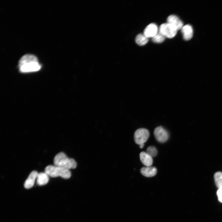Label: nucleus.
<instances>
[{
    "label": "nucleus",
    "instance_id": "f3484780",
    "mask_svg": "<svg viewBox=\"0 0 222 222\" xmlns=\"http://www.w3.org/2000/svg\"><path fill=\"white\" fill-rule=\"evenodd\" d=\"M146 153L152 157H153L157 156L158 151L156 147L153 146H150L147 148Z\"/></svg>",
    "mask_w": 222,
    "mask_h": 222
},
{
    "label": "nucleus",
    "instance_id": "9b49d317",
    "mask_svg": "<svg viewBox=\"0 0 222 222\" xmlns=\"http://www.w3.org/2000/svg\"><path fill=\"white\" fill-rule=\"evenodd\" d=\"M141 174L146 177H152L156 174L157 169L153 167H146L142 168L140 170Z\"/></svg>",
    "mask_w": 222,
    "mask_h": 222
},
{
    "label": "nucleus",
    "instance_id": "20e7f679",
    "mask_svg": "<svg viewBox=\"0 0 222 222\" xmlns=\"http://www.w3.org/2000/svg\"><path fill=\"white\" fill-rule=\"evenodd\" d=\"M178 30L171 24L168 23L162 24L160 26L159 32L165 38L172 39L176 35Z\"/></svg>",
    "mask_w": 222,
    "mask_h": 222
},
{
    "label": "nucleus",
    "instance_id": "4468645a",
    "mask_svg": "<svg viewBox=\"0 0 222 222\" xmlns=\"http://www.w3.org/2000/svg\"><path fill=\"white\" fill-rule=\"evenodd\" d=\"M149 38L143 34H139L135 38V42L137 45L140 46H143L147 44L149 42Z\"/></svg>",
    "mask_w": 222,
    "mask_h": 222
},
{
    "label": "nucleus",
    "instance_id": "ddd939ff",
    "mask_svg": "<svg viewBox=\"0 0 222 222\" xmlns=\"http://www.w3.org/2000/svg\"><path fill=\"white\" fill-rule=\"evenodd\" d=\"M48 176L45 172H40L37 177V183L39 186H42L47 184L49 180Z\"/></svg>",
    "mask_w": 222,
    "mask_h": 222
},
{
    "label": "nucleus",
    "instance_id": "6ab92c4d",
    "mask_svg": "<svg viewBox=\"0 0 222 222\" xmlns=\"http://www.w3.org/2000/svg\"><path fill=\"white\" fill-rule=\"evenodd\" d=\"M144 144H142L139 145V146L140 149H142V148L144 147Z\"/></svg>",
    "mask_w": 222,
    "mask_h": 222
},
{
    "label": "nucleus",
    "instance_id": "f03ea898",
    "mask_svg": "<svg viewBox=\"0 0 222 222\" xmlns=\"http://www.w3.org/2000/svg\"><path fill=\"white\" fill-rule=\"evenodd\" d=\"M54 162L55 165L69 170L75 169L77 166V163L75 160L69 158L65 153L62 152L55 156Z\"/></svg>",
    "mask_w": 222,
    "mask_h": 222
},
{
    "label": "nucleus",
    "instance_id": "1a4fd4ad",
    "mask_svg": "<svg viewBox=\"0 0 222 222\" xmlns=\"http://www.w3.org/2000/svg\"><path fill=\"white\" fill-rule=\"evenodd\" d=\"M38 174V172L35 171L31 173L28 178L25 182L24 185L25 188L29 189L33 187Z\"/></svg>",
    "mask_w": 222,
    "mask_h": 222
},
{
    "label": "nucleus",
    "instance_id": "f257e3e1",
    "mask_svg": "<svg viewBox=\"0 0 222 222\" xmlns=\"http://www.w3.org/2000/svg\"><path fill=\"white\" fill-rule=\"evenodd\" d=\"M18 65L20 71L24 73L37 72L42 67L38 58L32 54H26L22 57Z\"/></svg>",
    "mask_w": 222,
    "mask_h": 222
},
{
    "label": "nucleus",
    "instance_id": "f8f14e48",
    "mask_svg": "<svg viewBox=\"0 0 222 222\" xmlns=\"http://www.w3.org/2000/svg\"><path fill=\"white\" fill-rule=\"evenodd\" d=\"M140 158L142 163L146 167H150L152 165L153 163V157L146 153H141Z\"/></svg>",
    "mask_w": 222,
    "mask_h": 222
},
{
    "label": "nucleus",
    "instance_id": "7ed1b4c3",
    "mask_svg": "<svg viewBox=\"0 0 222 222\" xmlns=\"http://www.w3.org/2000/svg\"><path fill=\"white\" fill-rule=\"evenodd\" d=\"M45 172L52 177H60L65 179L70 178L71 174L69 170L56 165H49L45 170Z\"/></svg>",
    "mask_w": 222,
    "mask_h": 222
},
{
    "label": "nucleus",
    "instance_id": "dca6fc26",
    "mask_svg": "<svg viewBox=\"0 0 222 222\" xmlns=\"http://www.w3.org/2000/svg\"><path fill=\"white\" fill-rule=\"evenodd\" d=\"M165 37L159 32L157 34L152 38V41L155 43H160L163 42L165 40Z\"/></svg>",
    "mask_w": 222,
    "mask_h": 222
},
{
    "label": "nucleus",
    "instance_id": "6e6552de",
    "mask_svg": "<svg viewBox=\"0 0 222 222\" xmlns=\"http://www.w3.org/2000/svg\"><path fill=\"white\" fill-rule=\"evenodd\" d=\"M167 22L175 27L178 30L181 29L183 26L182 22L176 15L169 16L167 18Z\"/></svg>",
    "mask_w": 222,
    "mask_h": 222
},
{
    "label": "nucleus",
    "instance_id": "2eb2a0df",
    "mask_svg": "<svg viewBox=\"0 0 222 222\" xmlns=\"http://www.w3.org/2000/svg\"><path fill=\"white\" fill-rule=\"evenodd\" d=\"M214 178L217 187L219 189L222 188V173L219 171L216 172Z\"/></svg>",
    "mask_w": 222,
    "mask_h": 222
},
{
    "label": "nucleus",
    "instance_id": "39448f33",
    "mask_svg": "<svg viewBox=\"0 0 222 222\" xmlns=\"http://www.w3.org/2000/svg\"><path fill=\"white\" fill-rule=\"evenodd\" d=\"M150 133L145 128H140L136 131L134 135V140L138 144H144L149 139Z\"/></svg>",
    "mask_w": 222,
    "mask_h": 222
},
{
    "label": "nucleus",
    "instance_id": "9d476101",
    "mask_svg": "<svg viewBox=\"0 0 222 222\" xmlns=\"http://www.w3.org/2000/svg\"><path fill=\"white\" fill-rule=\"evenodd\" d=\"M183 38L185 40L189 41L192 38L193 30L192 27L189 24L183 26L181 29Z\"/></svg>",
    "mask_w": 222,
    "mask_h": 222
},
{
    "label": "nucleus",
    "instance_id": "423d86ee",
    "mask_svg": "<svg viewBox=\"0 0 222 222\" xmlns=\"http://www.w3.org/2000/svg\"><path fill=\"white\" fill-rule=\"evenodd\" d=\"M154 134L156 139L159 143H165L169 138L168 132L162 126L156 128L154 130Z\"/></svg>",
    "mask_w": 222,
    "mask_h": 222
},
{
    "label": "nucleus",
    "instance_id": "a211bd4d",
    "mask_svg": "<svg viewBox=\"0 0 222 222\" xmlns=\"http://www.w3.org/2000/svg\"><path fill=\"white\" fill-rule=\"evenodd\" d=\"M218 200L222 203V188H219L217 192Z\"/></svg>",
    "mask_w": 222,
    "mask_h": 222
},
{
    "label": "nucleus",
    "instance_id": "0eeeda50",
    "mask_svg": "<svg viewBox=\"0 0 222 222\" xmlns=\"http://www.w3.org/2000/svg\"><path fill=\"white\" fill-rule=\"evenodd\" d=\"M159 32V29L156 24L151 23L148 25L145 29L143 34L147 38H153Z\"/></svg>",
    "mask_w": 222,
    "mask_h": 222
}]
</instances>
